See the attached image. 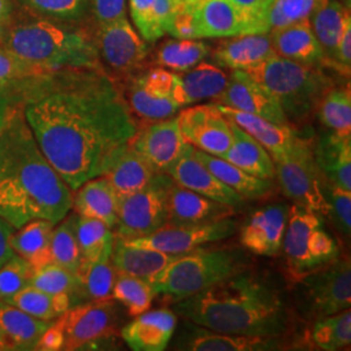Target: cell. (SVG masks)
I'll return each mask as SVG.
<instances>
[{"mask_svg":"<svg viewBox=\"0 0 351 351\" xmlns=\"http://www.w3.org/2000/svg\"><path fill=\"white\" fill-rule=\"evenodd\" d=\"M24 86L26 123L73 191L103 175L138 130L121 90L101 66L53 71Z\"/></svg>","mask_w":351,"mask_h":351,"instance_id":"6da1fadb","label":"cell"},{"mask_svg":"<svg viewBox=\"0 0 351 351\" xmlns=\"http://www.w3.org/2000/svg\"><path fill=\"white\" fill-rule=\"evenodd\" d=\"M73 190L39 149L20 108H10L0 134V217L17 229L43 219L58 224Z\"/></svg>","mask_w":351,"mask_h":351,"instance_id":"7a4b0ae2","label":"cell"},{"mask_svg":"<svg viewBox=\"0 0 351 351\" xmlns=\"http://www.w3.org/2000/svg\"><path fill=\"white\" fill-rule=\"evenodd\" d=\"M172 304L176 315L220 333L281 339L289 330L280 291L246 269Z\"/></svg>","mask_w":351,"mask_h":351,"instance_id":"3957f363","label":"cell"},{"mask_svg":"<svg viewBox=\"0 0 351 351\" xmlns=\"http://www.w3.org/2000/svg\"><path fill=\"white\" fill-rule=\"evenodd\" d=\"M0 43L42 72L101 66L97 43L85 32L43 19H11L0 32Z\"/></svg>","mask_w":351,"mask_h":351,"instance_id":"277c9868","label":"cell"},{"mask_svg":"<svg viewBox=\"0 0 351 351\" xmlns=\"http://www.w3.org/2000/svg\"><path fill=\"white\" fill-rule=\"evenodd\" d=\"M245 72L275 97L289 123L311 117L326 91L333 88V81L320 66L297 63L277 53Z\"/></svg>","mask_w":351,"mask_h":351,"instance_id":"5b68a950","label":"cell"},{"mask_svg":"<svg viewBox=\"0 0 351 351\" xmlns=\"http://www.w3.org/2000/svg\"><path fill=\"white\" fill-rule=\"evenodd\" d=\"M246 269L242 255L230 249L194 250L178 255L151 280L156 294L169 303L195 295Z\"/></svg>","mask_w":351,"mask_h":351,"instance_id":"8992f818","label":"cell"},{"mask_svg":"<svg viewBox=\"0 0 351 351\" xmlns=\"http://www.w3.org/2000/svg\"><path fill=\"white\" fill-rule=\"evenodd\" d=\"M282 249L294 282L339 256V243L324 229L323 216L298 204L289 208Z\"/></svg>","mask_w":351,"mask_h":351,"instance_id":"52a82bcc","label":"cell"},{"mask_svg":"<svg viewBox=\"0 0 351 351\" xmlns=\"http://www.w3.org/2000/svg\"><path fill=\"white\" fill-rule=\"evenodd\" d=\"M168 34L208 39L258 33L250 20L229 0H180Z\"/></svg>","mask_w":351,"mask_h":351,"instance_id":"ba28073f","label":"cell"},{"mask_svg":"<svg viewBox=\"0 0 351 351\" xmlns=\"http://www.w3.org/2000/svg\"><path fill=\"white\" fill-rule=\"evenodd\" d=\"M280 186L294 204L320 213L330 215V206L324 194L323 180L315 162L313 145L298 136L288 150L272 156Z\"/></svg>","mask_w":351,"mask_h":351,"instance_id":"9c48e42d","label":"cell"},{"mask_svg":"<svg viewBox=\"0 0 351 351\" xmlns=\"http://www.w3.org/2000/svg\"><path fill=\"white\" fill-rule=\"evenodd\" d=\"M173 180L158 173L147 186L119 198L114 236L138 239L149 236L167 224L168 197Z\"/></svg>","mask_w":351,"mask_h":351,"instance_id":"30bf717a","label":"cell"},{"mask_svg":"<svg viewBox=\"0 0 351 351\" xmlns=\"http://www.w3.org/2000/svg\"><path fill=\"white\" fill-rule=\"evenodd\" d=\"M297 284H301L307 316L315 320L351 307V265L346 256H339Z\"/></svg>","mask_w":351,"mask_h":351,"instance_id":"8fae6325","label":"cell"},{"mask_svg":"<svg viewBox=\"0 0 351 351\" xmlns=\"http://www.w3.org/2000/svg\"><path fill=\"white\" fill-rule=\"evenodd\" d=\"M128 98L132 113L146 121L169 119L186 106L180 75L162 66L136 77Z\"/></svg>","mask_w":351,"mask_h":351,"instance_id":"7c38bea8","label":"cell"},{"mask_svg":"<svg viewBox=\"0 0 351 351\" xmlns=\"http://www.w3.org/2000/svg\"><path fill=\"white\" fill-rule=\"evenodd\" d=\"M113 300L85 302L72 306L58 319L64 329V349L84 350L107 341L116 333Z\"/></svg>","mask_w":351,"mask_h":351,"instance_id":"4fadbf2b","label":"cell"},{"mask_svg":"<svg viewBox=\"0 0 351 351\" xmlns=\"http://www.w3.org/2000/svg\"><path fill=\"white\" fill-rule=\"evenodd\" d=\"M239 224L232 217L199 226H164L145 237L124 239L128 245L162 251L171 255H182L198 250L203 245L229 239L236 234Z\"/></svg>","mask_w":351,"mask_h":351,"instance_id":"5bb4252c","label":"cell"},{"mask_svg":"<svg viewBox=\"0 0 351 351\" xmlns=\"http://www.w3.org/2000/svg\"><path fill=\"white\" fill-rule=\"evenodd\" d=\"M176 120L182 137L197 150L223 158L232 145L230 121L215 103L185 108Z\"/></svg>","mask_w":351,"mask_h":351,"instance_id":"9a60e30c","label":"cell"},{"mask_svg":"<svg viewBox=\"0 0 351 351\" xmlns=\"http://www.w3.org/2000/svg\"><path fill=\"white\" fill-rule=\"evenodd\" d=\"M97 49L99 58L113 72L128 75L138 69L150 49L128 21V17L99 26Z\"/></svg>","mask_w":351,"mask_h":351,"instance_id":"2e32d148","label":"cell"},{"mask_svg":"<svg viewBox=\"0 0 351 351\" xmlns=\"http://www.w3.org/2000/svg\"><path fill=\"white\" fill-rule=\"evenodd\" d=\"M213 103L263 117L278 125H290L275 97L245 71H232L226 90Z\"/></svg>","mask_w":351,"mask_h":351,"instance_id":"e0dca14e","label":"cell"},{"mask_svg":"<svg viewBox=\"0 0 351 351\" xmlns=\"http://www.w3.org/2000/svg\"><path fill=\"white\" fill-rule=\"evenodd\" d=\"M129 145L155 168L156 172L167 173L188 147L176 117L155 121L138 129Z\"/></svg>","mask_w":351,"mask_h":351,"instance_id":"ac0fdd59","label":"cell"},{"mask_svg":"<svg viewBox=\"0 0 351 351\" xmlns=\"http://www.w3.org/2000/svg\"><path fill=\"white\" fill-rule=\"evenodd\" d=\"M177 185L195 191L213 201L228 204L233 208L241 207L245 202L234 190L226 186L194 155V147L188 145L182 155L167 172Z\"/></svg>","mask_w":351,"mask_h":351,"instance_id":"d6986e66","label":"cell"},{"mask_svg":"<svg viewBox=\"0 0 351 351\" xmlns=\"http://www.w3.org/2000/svg\"><path fill=\"white\" fill-rule=\"evenodd\" d=\"M288 215L285 204H272L255 211L241 228L242 246L261 256L278 255L282 250Z\"/></svg>","mask_w":351,"mask_h":351,"instance_id":"ffe728a7","label":"cell"},{"mask_svg":"<svg viewBox=\"0 0 351 351\" xmlns=\"http://www.w3.org/2000/svg\"><path fill=\"white\" fill-rule=\"evenodd\" d=\"M177 336L175 349L190 351H268L281 349L280 337L243 336L215 332L191 322Z\"/></svg>","mask_w":351,"mask_h":351,"instance_id":"44dd1931","label":"cell"},{"mask_svg":"<svg viewBox=\"0 0 351 351\" xmlns=\"http://www.w3.org/2000/svg\"><path fill=\"white\" fill-rule=\"evenodd\" d=\"M233 213V207L182 188L173 181L169 189L168 217L165 226H199L230 217Z\"/></svg>","mask_w":351,"mask_h":351,"instance_id":"7402d4cb","label":"cell"},{"mask_svg":"<svg viewBox=\"0 0 351 351\" xmlns=\"http://www.w3.org/2000/svg\"><path fill=\"white\" fill-rule=\"evenodd\" d=\"M177 326L173 310L159 308L134 317L121 329V337L134 351H163L168 348Z\"/></svg>","mask_w":351,"mask_h":351,"instance_id":"603a6c76","label":"cell"},{"mask_svg":"<svg viewBox=\"0 0 351 351\" xmlns=\"http://www.w3.org/2000/svg\"><path fill=\"white\" fill-rule=\"evenodd\" d=\"M213 52L215 64L232 71H246L275 55L269 33L221 38Z\"/></svg>","mask_w":351,"mask_h":351,"instance_id":"cb8c5ba5","label":"cell"},{"mask_svg":"<svg viewBox=\"0 0 351 351\" xmlns=\"http://www.w3.org/2000/svg\"><path fill=\"white\" fill-rule=\"evenodd\" d=\"M50 324L0 300V351H36L38 339Z\"/></svg>","mask_w":351,"mask_h":351,"instance_id":"d4e9b609","label":"cell"},{"mask_svg":"<svg viewBox=\"0 0 351 351\" xmlns=\"http://www.w3.org/2000/svg\"><path fill=\"white\" fill-rule=\"evenodd\" d=\"M269 34L278 56L314 66L326 65L324 53L308 20L269 32Z\"/></svg>","mask_w":351,"mask_h":351,"instance_id":"484cf974","label":"cell"},{"mask_svg":"<svg viewBox=\"0 0 351 351\" xmlns=\"http://www.w3.org/2000/svg\"><path fill=\"white\" fill-rule=\"evenodd\" d=\"M313 152L326 182L351 191V137L326 130L313 146Z\"/></svg>","mask_w":351,"mask_h":351,"instance_id":"4316f807","label":"cell"},{"mask_svg":"<svg viewBox=\"0 0 351 351\" xmlns=\"http://www.w3.org/2000/svg\"><path fill=\"white\" fill-rule=\"evenodd\" d=\"M158 173L160 172H156L138 151L128 143L101 176L112 185L120 198L147 186Z\"/></svg>","mask_w":351,"mask_h":351,"instance_id":"83f0119b","label":"cell"},{"mask_svg":"<svg viewBox=\"0 0 351 351\" xmlns=\"http://www.w3.org/2000/svg\"><path fill=\"white\" fill-rule=\"evenodd\" d=\"M177 256L178 255H171L162 251L132 246L117 236L113 237L111 261L119 274L151 281Z\"/></svg>","mask_w":351,"mask_h":351,"instance_id":"f1b7e54d","label":"cell"},{"mask_svg":"<svg viewBox=\"0 0 351 351\" xmlns=\"http://www.w3.org/2000/svg\"><path fill=\"white\" fill-rule=\"evenodd\" d=\"M72 208L80 216L101 220L113 230L117 223L119 195L112 185L99 176L73 191Z\"/></svg>","mask_w":351,"mask_h":351,"instance_id":"f546056e","label":"cell"},{"mask_svg":"<svg viewBox=\"0 0 351 351\" xmlns=\"http://www.w3.org/2000/svg\"><path fill=\"white\" fill-rule=\"evenodd\" d=\"M216 106L229 121L256 139L271 156L285 152L297 137V133L291 129V125H278L251 113L242 112L223 104Z\"/></svg>","mask_w":351,"mask_h":351,"instance_id":"4dcf8cb0","label":"cell"},{"mask_svg":"<svg viewBox=\"0 0 351 351\" xmlns=\"http://www.w3.org/2000/svg\"><path fill=\"white\" fill-rule=\"evenodd\" d=\"M194 155L226 186L234 190L245 199L265 198L274 191L272 180L250 175L239 167L226 162L223 158L213 156L197 149H194Z\"/></svg>","mask_w":351,"mask_h":351,"instance_id":"1f68e13d","label":"cell"},{"mask_svg":"<svg viewBox=\"0 0 351 351\" xmlns=\"http://www.w3.org/2000/svg\"><path fill=\"white\" fill-rule=\"evenodd\" d=\"M233 141L223 159L252 176L274 180L276 177L275 163L269 152L249 136L245 130L230 121Z\"/></svg>","mask_w":351,"mask_h":351,"instance_id":"d6a6232c","label":"cell"},{"mask_svg":"<svg viewBox=\"0 0 351 351\" xmlns=\"http://www.w3.org/2000/svg\"><path fill=\"white\" fill-rule=\"evenodd\" d=\"M53 226L52 221L37 219L13 230L11 236L13 252L25 259L34 271L52 263L51 236Z\"/></svg>","mask_w":351,"mask_h":351,"instance_id":"836d02e7","label":"cell"},{"mask_svg":"<svg viewBox=\"0 0 351 351\" xmlns=\"http://www.w3.org/2000/svg\"><path fill=\"white\" fill-rule=\"evenodd\" d=\"M350 16V8L342 3L336 0H319L308 19L315 37L324 53L326 66H332L342 27Z\"/></svg>","mask_w":351,"mask_h":351,"instance_id":"e575fe53","label":"cell"},{"mask_svg":"<svg viewBox=\"0 0 351 351\" xmlns=\"http://www.w3.org/2000/svg\"><path fill=\"white\" fill-rule=\"evenodd\" d=\"M180 0H129L130 16L139 36L154 43L168 34Z\"/></svg>","mask_w":351,"mask_h":351,"instance_id":"d590c367","label":"cell"},{"mask_svg":"<svg viewBox=\"0 0 351 351\" xmlns=\"http://www.w3.org/2000/svg\"><path fill=\"white\" fill-rule=\"evenodd\" d=\"M112 252V251H111ZM111 252L104 254L94 262H82L78 277L77 304L85 302L112 300L113 284L117 271L111 261Z\"/></svg>","mask_w":351,"mask_h":351,"instance_id":"8d00e7d4","label":"cell"},{"mask_svg":"<svg viewBox=\"0 0 351 351\" xmlns=\"http://www.w3.org/2000/svg\"><path fill=\"white\" fill-rule=\"evenodd\" d=\"M178 75L186 106L206 99L215 101L226 90L229 78L223 68L204 62Z\"/></svg>","mask_w":351,"mask_h":351,"instance_id":"74e56055","label":"cell"},{"mask_svg":"<svg viewBox=\"0 0 351 351\" xmlns=\"http://www.w3.org/2000/svg\"><path fill=\"white\" fill-rule=\"evenodd\" d=\"M307 345L316 350L337 351L351 343V311L346 308L337 314L316 319L306 336Z\"/></svg>","mask_w":351,"mask_h":351,"instance_id":"f35d334b","label":"cell"},{"mask_svg":"<svg viewBox=\"0 0 351 351\" xmlns=\"http://www.w3.org/2000/svg\"><path fill=\"white\" fill-rule=\"evenodd\" d=\"M211 47L203 39L175 38L163 43L155 53V62L165 69L182 73L203 62Z\"/></svg>","mask_w":351,"mask_h":351,"instance_id":"ab89813d","label":"cell"},{"mask_svg":"<svg viewBox=\"0 0 351 351\" xmlns=\"http://www.w3.org/2000/svg\"><path fill=\"white\" fill-rule=\"evenodd\" d=\"M8 303L40 320L52 322L69 310L73 303L68 294H50L33 287H26Z\"/></svg>","mask_w":351,"mask_h":351,"instance_id":"60d3db41","label":"cell"},{"mask_svg":"<svg viewBox=\"0 0 351 351\" xmlns=\"http://www.w3.org/2000/svg\"><path fill=\"white\" fill-rule=\"evenodd\" d=\"M316 112L326 130L339 137H351L350 86L329 88Z\"/></svg>","mask_w":351,"mask_h":351,"instance_id":"b9f144b4","label":"cell"},{"mask_svg":"<svg viewBox=\"0 0 351 351\" xmlns=\"http://www.w3.org/2000/svg\"><path fill=\"white\" fill-rule=\"evenodd\" d=\"M77 213L66 215L53 226L51 236V258L58 264L77 275L82 264V256L75 234Z\"/></svg>","mask_w":351,"mask_h":351,"instance_id":"7bdbcfd3","label":"cell"},{"mask_svg":"<svg viewBox=\"0 0 351 351\" xmlns=\"http://www.w3.org/2000/svg\"><path fill=\"white\" fill-rule=\"evenodd\" d=\"M75 234L82 262H94L112 251L114 233L98 219L77 215Z\"/></svg>","mask_w":351,"mask_h":351,"instance_id":"ee69618b","label":"cell"},{"mask_svg":"<svg viewBox=\"0 0 351 351\" xmlns=\"http://www.w3.org/2000/svg\"><path fill=\"white\" fill-rule=\"evenodd\" d=\"M155 295L156 293L150 281L117 272L111 297L113 301L125 306L130 316L136 317L149 311Z\"/></svg>","mask_w":351,"mask_h":351,"instance_id":"f6af8a7d","label":"cell"},{"mask_svg":"<svg viewBox=\"0 0 351 351\" xmlns=\"http://www.w3.org/2000/svg\"><path fill=\"white\" fill-rule=\"evenodd\" d=\"M30 287L50 294H68L77 304L78 277L58 264L50 263L33 272Z\"/></svg>","mask_w":351,"mask_h":351,"instance_id":"bcb514c9","label":"cell"},{"mask_svg":"<svg viewBox=\"0 0 351 351\" xmlns=\"http://www.w3.org/2000/svg\"><path fill=\"white\" fill-rule=\"evenodd\" d=\"M319 0H275L264 19L265 32L308 20Z\"/></svg>","mask_w":351,"mask_h":351,"instance_id":"7dc6e473","label":"cell"},{"mask_svg":"<svg viewBox=\"0 0 351 351\" xmlns=\"http://www.w3.org/2000/svg\"><path fill=\"white\" fill-rule=\"evenodd\" d=\"M33 272L34 269L25 259L13 254L0 267V300L10 301L17 293L29 287Z\"/></svg>","mask_w":351,"mask_h":351,"instance_id":"c3c4849f","label":"cell"},{"mask_svg":"<svg viewBox=\"0 0 351 351\" xmlns=\"http://www.w3.org/2000/svg\"><path fill=\"white\" fill-rule=\"evenodd\" d=\"M49 73L24 63L0 43V91L13 86H24L36 77Z\"/></svg>","mask_w":351,"mask_h":351,"instance_id":"681fc988","label":"cell"},{"mask_svg":"<svg viewBox=\"0 0 351 351\" xmlns=\"http://www.w3.org/2000/svg\"><path fill=\"white\" fill-rule=\"evenodd\" d=\"M29 7L45 16L59 20H78L86 11L91 0H23Z\"/></svg>","mask_w":351,"mask_h":351,"instance_id":"f907efd6","label":"cell"},{"mask_svg":"<svg viewBox=\"0 0 351 351\" xmlns=\"http://www.w3.org/2000/svg\"><path fill=\"white\" fill-rule=\"evenodd\" d=\"M328 202L330 206V213L335 215L336 221L342 232L350 236L351 228V191L328 184Z\"/></svg>","mask_w":351,"mask_h":351,"instance_id":"816d5d0a","label":"cell"},{"mask_svg":"<svg viewBox=\"0 0 351 351\" xmlns=\"http://www.w3.org/2000/svg\"><path fill=\"white\" fill-rule=\"evenodd\" d=\"M332 68L336 69L341 75H350L351 69V16L346 19L339 43L335 52Z\"/></svg>","mask_w":351,"mask_h":351,"instance_id":"f5cc1de1","label":"cell"},{"mask_svg":"<svg viewBox=\"0 0 351 351\" xmlns=\"http://www.w3.org/2000/svg\"><path fill=\"white\" fill-rule=\"evenodd\" d=\"M255 26L256 33H267L264 19L275 0H229Z\"/></svg>","mask_w":351,"mask_h":351,"instance_id":"db71d44e","label":"cell"},{"mask_svg":"<svg viewBox=\"0 0 351 351\" xmlns=\"http://www.w3.org/2000/svg\"><path fill=\"white\" fill-rule=\"evenodd\" d=\"M93 8L99 26L126 17V0H93Z\"/></svg>","mask_w":351,"mask_h":351,"instance_id":"11a10c76","label":"cell"},{"mask_svg":"<svg viewBox=\"0 0 351 351\" xmlns=\"http://www.w3.org/2000/svg\"><path fill=\"white\" fill-rule=\"evenodd\" d=\"M64 329L59 319L51 322L36 345L37 351H60L64 349Z\"/></svg>","mask_w":351,"mask_h":351,"instance_id":"9f6ffc18","label":"cell"},{"mask_svg":"<svg viewBox=\"0 0 351 351\" xmlns=\"http://www.w3.org/2000/svg\"><path fill=\"white\" fill-rule=\"evenodd\" d=\"M13 230L14 228L3 217H0V267L14 254L11 246Z\"/></svg>","mask_w":351,"mask_h":351,"instance_id":"6f0895ef","label":"cell"},{"mask_svg":"<svg viewBox=\"0 0 351 351\" xmlns=\"http://www.w3.org/2000/svg\"><path fill=\"white\" fill-rule=\"evenodd\" d=\"M12 19L11 0H0V32Z\"/></svg>","mask_w":351,"mask_h":351,"instance_id":"680465c9","label":"cell"},{"mask_svg":"<svg viewBox=\"0 0 351 351\" xmlns=\"http://www.w3.org/2000/svg\"><path fill=\"white\" fill-rule=\"evenodd\" d=\"M10 108H11V104L8 103V101L5 98H0V134H1L4 124H5Z\"/></svg>","mask_w":351,"mask_h":351,"instance_id":"91938a15","label":"cell"},{"mask_svg":"<svg viewBox=\"0 0 351 351\" xmlns=\"http://www.w3.org/2000/svg\"><path fill=\"white\" fill-rule=\"evenodd\" d=\"M336 1H339V3H342L345 7H348V8H350L351 7V0H336Z\"/></svg>","mask_w":351,"mask_h":351,"instance_id":"94428289","label":"cell"}]
</instances>
